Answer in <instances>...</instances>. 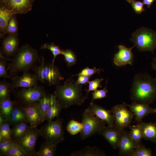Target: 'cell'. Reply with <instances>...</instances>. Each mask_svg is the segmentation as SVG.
<instances>
[{
	"mask_svg": "<svg viewBox=\"0 0 156 156\" xmlns=\"http://www.w3.org/2000/svg\"><path fill=\"white\" fill-rule=\"evenodd\" d=\"M21 107L25 112L27 120L30 127H36L44 121L42 116L38 102Z\"/></svg>",
	"mask_w": 156,
	"mask_h": 156,
	"instance_id": "7c38bea8",
	"label": "cell"
},
{
	"mask_svg": "<svg viewBox=\"0 0 156 156\" xmlns=\"http://www.w3.org/2000/svg\"><path fill=\"white\" fill-rule=\"evenodd\" d=\"M39 135V129L29 126L25 133L15 142L22 149L26 156H36L35 145Z\"/></svg>",
	"mask_w": 156,
	"mask_h": 156,
	"instance_id": "9c48e42d",
	"label": "cell"
},
{
	"mask_svg": "<svg viewBox=\"0 0 156 156\" xmlns=\"http://www.w3.org/2000/svg\"><path fill=\"white\" fill-rule=\"evenodd\" d=\"M40 48L41 49H48L51 51L53 56L52 62L53 65L56 57L58 55H62V50L60 49L58 46L53 43L51 44L45 43L41 46Z\"/></svg>",
	"mask_w": 156,
	"mask_h": 156,
	"instance_id": "836d02e7",
	"label": "cell"
},
{
	"mask_svg": "<svg viewBox=\"0 0 156 156\" xmlns=\"http://www.w3.org/2000/svg\"><path fill=\"white\" fill-rule=\"evenodd\" d=\"M133 102L149 104L156 100V79L147 73L134 76L130 91Z\"/></svg>",
	"mask_w": 156,
	"mask_h": 156,
	"instance_id": "6da1fadb",
	"label": "cell"
},
{
	"mask_svg": "<svg viewBox=\"0 0 156 156\" xmlns=\"http://www.w3.org/2000/svg\"><path fill=\"white\" fill-rule=\"evenodd\" d=\"M115 127H105L98 133L101 135L109 144L112 148L116 149L118 148L120 139L123 132Z\"/></svg>",
	"mask_w": 156,
	"mask_h": 156,
	"instance_id": "e0dca14e",
	"label": "cell"
},
{
	"mask_svg": "<svg viewBox=\"0 0 156 156\" xmlns=\"http://www.w3.org/2000/svg\"><path fill=\"white\" fill-rule=\"evenodd\" d=\"M129 3L131 4L132 0H126Z\"/></svg>",
	"mask_w": 156,
	"mask_h": 156,
	"instance_id": "c3c4849f",
	"label": "cell"
},
{
	"mask_svg": "<svg viewBox=\"0 0 156 156\" xmlns=\"http://www.w3.org/2000/svg\"><path fill=\"white\" fill-rule=\"evenodd\" d=\"M45 94L43 88L38 86L28 88H22L14 92V101L21 106L38 103Z\"/></svg>",
	"mask_w": 156,
	"mask_h": 156,
	"instance_id": "ba28073f",
	"label": "cell"
},
{
	"mask_svg": "<svg viewBox=\"0 0 156 156\" xmlns=\"http://www.w3.org/2000/svg\"><path fill=\"white\" fill-rule=\"evenodd\" d=\"M152 152L149 149L146 148L141 144L138 145L130 156H151Z\"/></svg>",
	"mask_w": 156,
	"mask_h": 156,
	"instance_id": "8d00e7d4",
	"label": "cell"
},
{
	"mask_svg": "<svg viewBox=\"0 0 156 156\" xmlns=\"http://www.w3.org/2000/svg\"><path fill=\"white\" fill-rule=\"evenodd\" d=\"M83 128L82 123L73 120H70L68 123L66 130L71 135H74L80 132Z\"/></svg>",
	"mask_w": 156,
	"mask_h": 156,
	"instance_id": "4dcf8cb0",
	"label": "cell"
},
{
	"mask_svg": "<svg viewBox=\"0 0 156 156\" xmlns=\"http://www.w3.org/2000/svg\"><path fill=\"white\" fill-rule=\"evenodd\" d=\"M4 1H8L9 0H3Z\"/></svg>",
	"mask_w": 156,
	"mask_h": 156,
	"instance_id": "681fc988",
	"label": "cell"
},
{
	"mask_svg": "<svg viewBox=\"0 0 156 156\" xmlns=\"http://www.w3.org/2000/svg\"><path fill=\"white\" fill-rule=\"evenodd\" d=\"M151 65L152 69L156 72V57L153 58ZM155 78L156 79V77Z\"/></svg>",
	"mask_w": 156,
	"mask_h": 156,
	"instance_id": "7dc6e473",
	"label": "cell"
},
{
	"mask_svg": "<svg viewBox=\"0 0 156 156\" xmlns=\"http://www.w3.org/2000/svg\"><path fill=\"white\" fill-rule=\"evenodd\" d=\"M26 120H27L25 111L21 106L15 103L14 107L7 119V122L10 125L14 126Z\"/></svg>",
	"mask_w": 156,
	"mask_h": 156,
	"instance_id": "44dd1931",
	"label": "cell"
},
{
	"mask_svg": "<svg viewBox=\"0 0 156 156\" xmlns=\"http://www.w3.org/2000/svg\"><path fill=\"white\" fill-rule=\"evenodd\" d=\"M107 86L100 90H96L92 93V100L91 102H93L95 100L104 98L107 96V94L108 92Z\"/></svg>",
	"mask_w": 156,
	"mask_h": 156,
	"instance_id": "ab89813d",
	"label": "cell"
},
{
	"mask_svg": "<svg viewBox=\"0 0 156 156\" xmlns=\"http://www.w3.org/2000/svg\"><path fill=\"white\" fill-rule=\"evenodd\" d=\"M57 144L45 141L36 152V156H54L55 155Z\"/></svg>",
	"mask_w": 156,
	"mask_h": 156,
	"instance_id": "cb8c5ba5",
	"label": "cell"
},
{
	"mask_svg": "<svg viewBox=\"0 0 156 156\" xmlns=\"http://www.w3.org/2000/svg\"><path fill=\"white\" fill-rule=\"evenodd\" d=\"M6 59L1 58L0 60V77L11 78L12 77L8 75L7 72L6 67L7 63Z\"/></svg>",
	"mask_w": 156,
	"mask_h": 156,
	"instance_id": "7bdbcfd3",
	"label": "cell"
},
{
	"mask_svg": "<svg viewBox=\"0 0 156 156\" xmlns=\"http://www.w3.org/2000/svg\"><path fill=\"white\" fill-rule=\"evenodd\" d=\"M70 156H105L104 151L95 146H86L79 150L72 153Z\"/></svg>",
	"mask_w": 156,
	"mask_h": 156,
	"instance_id": "603a6c76",
	"label": "cell"
},
{
	"mask_svg": "<svg viewBox=\"0 0 156 156\" xmlns=\"http://www.w3.org/2000/svg\"><path fill=\"white\" fill-rule=\"evenodd\" d=\"M15 14L11 17L8 23L5 33L9 35H16L18 31V23Z\"/></svg>",
	"mask_w": 156,
	"mask_h": 156,
	"instance_id": "e575fe53",
	"label": "cell"
},
{
	"mask_svg": "<svg viewBox=\"0 0 156 156\" xmlns=\"http://www.w3.org/2000/svg\"><path fill=\"white\" fill-rule=\"evenodd\" d=\"M51 102V96L46 93L38 102L42 116L45 120V118L47 112L50 106Z\"/></svg>",
	"mask_w": 156,
	"mask_h": 156,
	"instance_id": "f1b7e54d",
	"label": "cell"
},
{
	"mask_svg": "<svg viewBox=\"0 0 156 156\" xmlns=\"http://www.w3.org/2000/svg\"><path fill=\"white\" fill-rule=\"evenodd\" d=\"M101 70V69L97 68L95 67L91 68L87 67L83 69L78 74L75 76L82 75L90 77L95 74H99Z\"/></svg>",
	"mask_w": 156,
	"mask_h": 156,
	"instance_id": "60d3db41",
	"label": "cell"
},
{
	"mask_svg": "<svg viewBox=\"0 0 156 156\" xmlns=\"http://www.w3.org/2000/svg\"><path fill=\"white\" fill-rule=\"evenodd\" d=\"M51 102L45 118L48 122L52 121L55 118H58L63 108L60 103L54 95L51 94Z\"/></svg>",
	"mask_w": 156,
	"mask_h": 156,
	"instance_id": "ffe728a7",
	"label": "cell"
},
{
	"mask_svg": "<svg viewBox=\"0 0 156 156\" xmlns=\"http://www.w3.org/2000/svg\"><path fill=\"white\" fill-rule=\"evenodd\" d=\"M130 131L129 134L133 140L138 146L141 144L143 139L142 128L138 123L135 125L129 126Z\"/></svg>",
	"mask_w": 156,
	"mask_h": 156,
	"instance_id": "83f0119b",
	"label": "cell"
},
{
	"mask_svg": "<svg viewBox=\"0 0 156 156\" xmlns=\"http://www.w3.org/2000/svg\"><path fill=\"white\" fill-rule=\"evenodd\" d=\"M87 108L95 116L104 121L108 127L114 126V117L111 110L105 109L93 102H91Z\"/></svg>",
	"mask_w": 156,
	"mask_h": 156,
	"instance_id": "5bb4252c",
	"label": "cell"
},
{
	"mask_svg": "<svg viewBox=\"0 0 156 156\" xmlns=\"http://www.w3.org/2000/svg\"><path fill=\"white\" fill-rule=\"evenodd\" d=\"M81 86L67 80L63 85L57 86L54 93L63 108L73 105H81L86 99L82 92Z\"/></svg>",
	"mask_w": 156,
	"mask_h": 156,
	"instance_id": "3957f363",
	"label": "cell"
},
{
	"mask_svg": "<svg viewBox=\"0 0 156 156\" xmlns=\"http://www.w3.org/2000/svg\"><path fill=\"white\" fill-rule=\"evenodd\" d=\"M131 4L133 10L136 13L140 14L145 10L143 2L135 0H132Z\"/></svg>",
	"mask_w": 156,
	"mask_h": 156,
	"instance_id": "b9f144b4",
	"label": "cell"
},
{
	"mask_svg": "<svg viewBox=\"0 0 156 156\" xmlns=\"http://www.w3.org/2000/svg\"><path fill=\"white\" fill-rule=\"evenodd\" d=\"M12 91L10 83L3 80L0 82V100L10 97Z\"/></svg>",
	"mask_w": 156,
	"mask_h": 156,
	"instance_id": "1f68e13d",
	"label": "cell"
},
{
	"mask_svg": "<svg viewBox=\"0 0 156 156\" xmlns=\"http://www.w3.org/2000/svg\"><path fill=\"white\" fill-rule=\"evenodd\" d=\"M82 123L83 128L80 135L82 140L98 133L106 127V123L95 116L87 108L82 113Z\"/></svg>",
	"mask_w": 156,
	"mask_h": 156,
	"instance_id": "8992f818",
	"label": "cell"
},
{
	"mask_svg": "<svg viewBox=\"0 0 156 156\" xmlns=\"http://www.w3.org/2000/svg\"><path fill=\"white\" fill-rule=\"evenodd\" d=\"M19 44L17 35H9L2 41V49L3 53L7 56H14L19 49Z\"/></svg>",
	"mask_w": 156,
	"mask_h": 156,
	"instance_id": "ac0fdd59",
	"label": "cell"
},
{
	"mask_svg": "<svg viewBox=\"0 0 156 156\" xmlns=\"http://www.w3.org/2000/svg\"><path fill=\"white\" fill-rule=\"evenodd\" d=\"M5 156H25L26 155L22 149L15 142Z\"/></svg>",
	"mask_w": 156,
	"mask_h": 156,
	"instance_id": "d590c367",
	"label": "cell"
},
{
	"mask_svg": "<svg viewBox=\"0 0 156 156\" xmlns=\"http://www.w3.org/2000/svg\"><path fill=\"white\" fill-rule=\"evenodd\" d=\"M6 122H7V118L5 116L0 114V126Z\"/></svg>",
	"mask_w": 156,
	"mask_h": 156,
	"instance_id": "bcb514c9",
	"label": "cell"
},
{
	"mask_svg": "<svg viewBox=\"0 0 156 156\" xmlns=\"http://www.w3.org/2000/svg\"><path fill=\"white\" fill-rule=\"evenodd\" d=\"M63 120L57 118L55 121L48 122L39 129L40 135L46 141L57 144L64 140Z\"/></svg>",
	"mask_w": 156,
	"mask_h": 156,
	"instance_id": "52a82bcc",
	"label": "cell"
},
{
	"mask_svg": "<svg viewBox=\"0 0 156 156\" xmlns=\"http://www.w3.org/2000/svg\"><path fill=\"white\" fill-rule=\"evenodd\" d=\"M155 0H143L142 2L144 4L146 5L149 8Z\"/></svg>",
	"mask_w": 156,
	"mask_h": 156,
	"instance_id": "f6af8a7d",
	"label": "cell"
},
{
	"mask_svg": "<svg viewBox=\"0 0 156 156\" xmlns=\"http://www.w3.org/2000/svg\"><path fill=\"white\" fill-rule=\"evenodd\" d=\"M15 104V101L11 100L10 97L0 100V114L5 116L7 119Z\"/></svg>",
	"mask_w": 156,
	"mask_h": 156,
	"instance_id": "4316f807",
	"label": "cell"
},
{
	"mask_svg": "<svg viewBox=\"0 0 156 156\" xmlns=\"http://www.w3.org/2000/svg\"><path fill=\"white\" fill-rule=\"evenodd\" d=\"M40 60L37 51L29 45L26 44L19 49L10 60L7 70H9L11 77L19 72H28L33 69Z\"/></svg>",
	"mask_w": 156,
	"mask_h": 156,
	"instance_id": "7a4b0ae2",
	"label": "cell"
},
{
	"mask_svg": "<svg viewBox=\"0 0 156 156\" xmlns=\"http://www.w3.org/2000/svg\"><path fill=\"white\" fill-rule=\"evenodd\" d=\"M132 36L131 40L138 50L153 53L156 49V32L142 27L137 30Z\"/></svg>",
	"mask_w": 156,
	"mask_h": 156,
	"instance_id": "5b68a950",
	"label": "cell"
},
{
	"mask_svg": "<svg viewBox=\"0 0 156 156\" xmlns=\"http://www.w3.org/2000/svg\"><path fill=\"white\" fill-rule=\"evenodd\" d=\"M78 76L77 79L75 83V84L77 85L86 84L88 83L90 78V77L85 75H79Z\"/></svg>",
	"mask_w": 156,
	"mask_h": 156,
	"instance_id": "ee69618b",
	"label": "cell"
},
{
	"mask_svg": "<svg viewBox=\"0 0 156 156\" xmlns=\"http://www.w3.org/2000/svg\"><path fill=\"white\" fill-rule=\"evenodd\" d=\"M27 120L17 123L13 126L12 129L11 138L12 140L16 142L27 131L29 126Z\"/></svg>",
	"mask_w": 156,
	"mask_h": 156,
	"instance_id": "484cf974",
	"label": "cell"
},
{
	"mask_svg": "<svg viewBox=\"0 0 156 156\" xmlns=\"http://www.w3.org/2000/svg\"><path fill=\"white\" fill-rule=\"evenodd\" d=\"M14 14L12 12L7 8L5 7L0 8V30L1 34H5L9 21Z\"/></svg>",
	"mask_w": 156,
	"mask_h": 156,
	"instance_id": "d4e9b609",
	"label": "cell"
},
{
	"mask_svg": "<svg viewBox=\"0 0 156 156\" xmlns=\"http://www.w3.org/2000/svg\"><path fill=\"white\" fill-rule=\"evenodd\" d=\"M126 104L135 116V120L138 122L141 121L142 119L148 114H156V109L150 107L147 104L133 102L131 105Z\"/></svg>",
	"mask_w": 156,
	"mask_h": 156,
	"instance_id": "2e32d148",
	"label": "cell"
},
{
	"mask_svg": "<svg viewBox=\"0 0 156 156\" xmlns=\"http://www.w3.org/2000/svg\"><path fill=\"white\" fill-rule=\"evenodd\" d=\"M40 62V64L33 69L40 81L51 86L57 85L64 79L58 69L54 65L45 63L43 57Z\"/></svg>",
	"mask_w": 156,
	"mask_h": 156,
	"instance_id": "277c9868",
	"label": "cell"
},
{
	"mask_svg": "<svg viewBox=\"0 0 156 156\" xmlns=\"http://www.w3.org/2000/svg\"><path fill=\"white\" fill-rule=\"evenodd\" d=\"M127 106L123 103L115 105L111 110L114 117V127L122 131L129 125L134 115Z\"/></svg>",
	"mask_w": 156,
	"mask_h": 156,
	"instance_id": "30bf717a",
	"label": "cell"
},
{
	"mask_svg": "<svg viewBox=\"0 0 156 156\" xmlns=\"http://www.w3.org/2000/svg\"><path fill=\"white\" fill-rule=\"evenodd\" d=\"M12 140L4 141L0 142V155H6L11 146L14 142Z\"/></svg>",
	"mask_w": 156,
	"mask_h": 156,
	"instance_id": "f35d334b",
	"label": "cell"
},
{
	"mask_svg": "<svg viewBox=\"0 0 156 156\" xmlns=\"http://www.w3.org/2000/svg\"><path fill=\"white\" fill-rule=\"evenodd\" d=\"M103 78H96L88 82V90H86L87 92L86 96H85L86 99L89 92L91 91H96L99 88H101L102 87L101 83L103 81Z\"/></svg>",
	"mask_w": 156,
	"mask_h": 156,
	"instance_id": "74e56055",
	"label": "cell"
},
{
	"mask_svg": "<svg viewBox=\"0 0 156 156\" xmlns=\"http://www.w3.org/2000/svg\"><path fill=\"white\" fill-rule=\"evenodd\" d=\"M23 73L20 76L16 75L12 77L10 83L12 91L18 88H28L38 86V79L35 74L28 72Z\"/></svg>",
	"mask_w": 156,
	"mask_h": 156,
	"instance_id": "8fae6325",
	"label": "cell"
},
{
	"mask_svg": "<svg viewBox=\"0 0 156 156\" xmlns=\"http://www.w3.org/2000/svg\"><path fill=\"white\" fill-rule=\"evenodd\" d=\"M8 5L14 14H25L31 9V0H9Z\"/></svg>",
	"mask_w": 156,
	"mask_h": 156,
	"instance_id": "d6986e66",
	"label": "cell"
},
{
	"mask_svg": "<svg viewBox=\"0 0 156 156\" xmlns=\"http://www.w3.org/2000/svg\"><path fill=\"white\" fill-rule=\"evenodd\" d=\"M141 126L143 139L156 142V124L153 122H145L141 121L138 123Z\"/></svg>",
	"mask_w": 156,
	"mask_h": 156,
	"instance_id": "7402d4cb",
	"label": "cell"
},
{
	"mask_svg": "<svg viewBox=\"0 0 156 156\" xmlns=\"http://www.w3.org/2000/svg\"><path fill=\"white\" fill-rule=\"evenodd\" d=\"M62 55L64 57L65 60L68 67L75 64L77 61L76 55L71 49H67L62 50Z\"/></svg>",
	"mask_w": 156,
	"mask_h": 156,
	"instance_id": "d6a6232c",
	"label": "cell"
},
{
	"mask_svg": "<svg viewBox=\"0 0 156 156\" xmlns=\"http://www.w3.org/2000/svg\"><path fill=\"white\" fill-rule=\"evenodd\" d=\"M137 146L129 133L124 130L122 133L118 147L119 155L130 156Z\"/></svg>",
	"mask_w": 156,
	"mask_h": 156,
	"instance_id": "9a60e30c",
	"label": "cell"
},
{
	"mask_svg": "<svg viewBox=\"0 0 156 156\" xmlns=\"http://www.w3.org/2000/svg\"><path fill=\"white\" fill-rule=\"evenodd\" d=\"M7 122L0 126V142L4 141L12 140L11 134L12 129Z\"/></svg>",
	"mask_w": 156,
	"mask_h": 156,
	"instance_id": "f546056e",
	"label": "cell"
},
{
	"mask_svg": "<svg viewBox=\"0 0 156 156\" xmlns=\"http://www.w3.org/2000/svg\"><path fill=\"white\" fill-rule=\"evenodd\" d=\"M135 47L134 45L131 48H127L123 45H119L118 51L115 54L113 58L115 64L117 66L127 64L131 65L133 60L132 50Z\"/></svg>",
	"mask_w": 156,
	"mask_h": 156,
	"instance_id": "4fadbf2b",
	"label": "cell"
}]
</instances>
